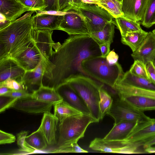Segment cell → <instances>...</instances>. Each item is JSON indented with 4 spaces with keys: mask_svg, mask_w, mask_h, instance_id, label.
I'll return each instance as SVG.
<instances>
[{
    "mask_svg": "<svg viewBox=\"0 0 155 155\" xmlns=\"http://www.w3.org/2000/svg\"><path fill=\"white\" fill-rule=\"evenodd\" d=\"M53 106L52 103L29 96L17 100L11 107L28 113L38 114L50 112Z\"/></svg>",
    "mask_w": 155,
    "mask_h": 155,
    "instance_id": "12",
    "label": "cell"
},
{
    "mask_svg": "<svg viewBox=\"0 0 155 155\" xmlns=\"http://www.w3.org/2000/svg\"><path fill=\"white\" fill-rule=\"evenodd\" d=\"M45 12H59L58 0H45Z\"/></svg>",
    "mask_w": 155,
    "mask_h": 155,
    "instance_id": "42",
    "label": "cell"
},
{
    "mask_svg": "<svg viewBox=\"0 0 155 155\" xmlns=\"http://www.w3.org/2000/svg\"><path fill=\"white\" fill-rule=\"evenodd\" d=\"M52 153H87L88 151L83 149L77 143L63 145L58 147L53 150Z\"/></svg>",
    "mask_w": 155,
    "mask_h": 155,
    "instance_id": "35",
    "label": "cell"
},
{
    "mask_svg": "<svg viewBox=\"0 0 155 155\" xmlns=\"http://www.w3.org/2000/svg\"><path fill=\"white\" fill-rule=\"evenodd\" d=\"M31 93L25 90H12L2 96L18 99L31 96Z\"/></svg>",
    "mask_w": 155,
    "mask_h": 155,
    "instance_id": "41",
    "label": "cell"
},
{
    "mask_svg": "<svg viewBox=\"0 0 155 155\" xmlns=\"http://www.w3.org/2000/svg\"><path fill=\"white\" fill-rule=\"evenodd\" d=\"M147 153H155V147L150 146L145 149Z\"/></svg>",
    "mask_w": 155,
    "mask_h": 155,
    "instance_id": "53",
    "label": "cell"
},
{
    "mask_svg": "<svg viewBox=\"0 0 155 155\" xmlns=\"http://www.w3.org/2000/svg\"><path fill=\"white\" fill-rule=\"evenodd\" d=\"M148 33L143 30L128 32L121 36V41L123 44L129 47L133 52L139 48Z\"/></svg>",
    "mask_w": 155,
    "mask_h": 155,
    "instance_id": "27",
    "label": "cell"
},
{
    "mask_svg": "<svg viewBox=\"0 0 155 155\" xmlns=\"http://www.w3.org/2000/svg\"><path fill=\"white\" fill-rule=\"evenodd\" d=\"M89 147L93 150L104 153H147L143 146L127 143L124 140H106L95 138L91 142Z\"/></svg>",
    "mask_w": 155,
    "mask_h": 155,
    "instance_id": "8",
    "label": "cell"
},
{
    "mask_svg": "<svg viewBox=\"0 0 155 155\" xmlns=\"http://www.w3.org/2000/svg\"><path fill=\"white\" fill-rule=\"evenodd\" d=\"M0 30L9 25L12 22L7 19L4 16L0 14Z\"/></svg>",
    "mask_w": 155,
    "mask_h": 155,
    "instance_id": "47",
    "label": "cell"
},
{
    "mask_svg": "<svg viewBox=\"0 0 155 155\" xmlns=\"http://www.w3.org/2000/svg\"><path fill=\"white\" fill-rule=\"evenodd\" d=\"M119 56L114 50L110 51L106 57L108 63L110 65H113L117 63Z\"/></svg>",
    "mask_w": 155,
    "mask_h": 155,
    "instance_id": "45",
    "label": "cell"
},
{
    "mask_svg": "<svg viewBox=\"0 0 155 155\" xmlns=\"http://www.w3.org/2000/svg\"><path fill=\"white\" fill-rule=\"evenodd\" d=\"M148 0H123L122 10L124 16L137 21H141Z\"/></svg>",
    "mask_w": 155,
    "mask_h": 155,
    "instance_id": "18",
    "label": "cell"
},
{
    "mask_svg": "<svg viewBox=\"0 0 155 155\" xmlns=\"http://www.w3.org/2000/svg\"><path fill=\"white\" fill-rule=\"evenodd\" d=\"M53 31L48 29L35 30L34 41L45 64L48 61L56 44L52 40Z\"/></svg>",
    "mask_w": 155,
    "mask_h": 155,
    "instance_id": "11",
    "label": "cell"
},
{
    "mask_svg": "<svg viewBox=\"0 0 155 155\" xmlns=\"http://www.w3.org/2000/svg\"><path fill=\"white\" fill-rule=\"evenodd\" d=\"M117 0L122 4V2L123 0Z\"/></svg>",
    "mask_w": 155,
    "mask_h": 155,
    "instance_id": "55",
    "label": "cell"
},
{
    "mask_svg": "<svg viewBox=\"0 0 155 155\" xmlns=\"http://www.w3.org/2000/svg\"><path fill=\"white\" fill-rule=\"evenodd\" d=\"M152 32L155 34V29L153 30Z\"/></svg>",
    "mask_w": 155,
    "mask_h": 155,
    "instance_id": "56",
    "label": "cell"
},
{
    "mask_svg": "<svg viewBox=\"0 0 155 155\" xmlns=\"http://www.w3.org/2000/svg\"><path fill=\"white\" fill-rule=\"evenodd\" d=\"M97 122L91 115L82 113L68 117L59 122L58 147L77 143L84 137L90 124Z\"/></svg>",
    "mask_w": 155,
    "mask_h": 155,
    "instance_id": "5",
    "label": "cell"
},
{
    "mask_svg": "<svg viewBox=\"0 0 155 155\" xmlns=\"http://www.w3.org/2000/svg\"><path fill=\"white\" fill-rule=\"evenodd\" d=\"M31 11L17 0H0V14L12 22L26 12Z\"/></svg>",
    "mask_w": 155,
    "mask_h": 155,
    "instance_id": "21",
    "label": "cell"
},
{
    "mask_svg": "<svg viewBox=\"0 0 155 155\" xmlns=\"http://www.w3.org/2000/svg\"><path fill=\"white\" fill-rule=\"evenodd\" d=\"M31 97L38 100L54 104L63 100L55 89L42 85L31 93Z\"/></svg>",
    "mask_w": 155,
    "mask_h": 155,
    "instance_id": "25",
    "label": "cell"
},
{
    "mask_svg": "<svg viewBox=\"0 0 155 155\" xmlns=\"http://www.w3.org/2000/svg\"><path fill=\"white\" fill-rule=\"evenodd\" d=\"M41 58V54L34 42L27 50L14 59L26 71H31L37 67Z\"/></svg>",
    "mask_w": 155,
    "mask_h": 155,
    "instance_id": "19",
    "label": "cell"
},
{
    "mask_svg": "<svg viewBox=\"0 0 155 155\" xmlns=\"http://www.w3.org/2000/svg\"><path fill=\"white\" fill-rule=\"evenodd\" d=\"M26 144L35 150L45 149L48 145L46 139L40 129H38L25 138Z\"/></svg>",
    "mask_w": 155,
    "mask_h": 155,
    "instance_id": "29",
    "label": "cell"
},
{
    "mask_svg": "<svg viewBox=\"0 0 155 155\" xmlns=\"http://www.w3.org/2000/svg\"><path fill=\"white\" fill-rule=\"evenodd\" d=\"M114 28L113 21L108 23L102 30L91 33L90 35L99 45L107 42L111 44L113 42Z\"/></svg>",
    "mask_w": 155,
    "mask_h": 155,
    "instance_id": "28",
    "label": "cell"
},
{
    "mask_svg": "<svg viewBox=\"0 0 155 155\" xmlns=\"http://www.w3.org/2000/svg\"><path fill=\"white\" fill-rule=\"evenodd\" d=\"M12 90L6 87L0 86V96H2Z\"/></svg>",
    "mask_w": 155,
    "mask_h": 155,
    "instance_id": "51",
    "label": "cell"
},
{
    "mask_svg": "<svg viewBox=\"0 0 155 155\" xmlns=\"http://www.w3.org/2000/svg\"><path fill=\"white\" fill-rule=\"evenodd\" d=\"M83 3L82 0H67V6L66 7H74Z\"/></svg>",
    "mask_w": 155,
    "mask_h": 155,
    "instance_id": "48",
    "label": "cell"
},
{
    "mask_svg": "<svg viewBox=\"0 0 155 155\" xmlns=\"http://www.w3.org/2000/svg\"><path fill=\"white\" fill-rule=\"evenodd\" d=\"M53 106L54 114L59 122L68 117L82 113L63 100L54 104Z\"/></svg>",
    "mask_w": 155,
    "mask_h": 155,
    "instance_id": "30",
    "label": "cell"
},
{
    "mask_svg": "<svg viewBox=\"0 0 155 155\" xmlns=\"http://www.w3.org/2000/svg\"><path fill=\"white\" fill-rule=\"evenodd\" d=\"M83 71L88 76L94 78L110 87L113 89L124 73L118 62L111 65L106 58L101 56L91 58L83 60L81 63Z\"/></svg>",
    "mask_w": 155,
    "mask_h": 155,
    "instance_id": "3",
    "label": "cell"
},
{
    "mask_svg": "<svg viewBox=\"0 0 155 155\" xmlns=\"http://www.w3.org/2000/svg\"><path fill=\"white\" fill-rule=\"evenodd\" d=\"M141 23L147 28L155 24V0H148Z\"/></svg>",
    "mask_w": 155,
    "mask_h": 155,
    "instance_id": "34",
    "label": "cell"
},
{
    "mask_svg": "<svg viewBox=\"0 0 155 155\" xmlns=\"http://www.w3.org/2000/svg\"><path fill=\"white\" fill-rule=\"evenodd\" d=\"M103 87L99 90L100 101L99 103L101 120L107 114L112 104L113 98Z\"/></svg>",
    "mask_w": 155,
    "mask_h": 155,
    "instance_id": "32",
    "label": "cell"
},
{
    "mask_svg": "<svg viewBox=\"0 0 155 155\" xmlns=\"http://www.w3.org/2000/svg\"><path fill=\"white\" fill-rule=\"evenodd\" d=\"M101 0H82L83 3L90 4H97Z\"/></svg>",
    "mask_w": 155,
    "mask_h": 155,
    "instance_id": "52",
    "label": "cell"
},
{
    "mask_svg": "<svg viewBox=\"0 0 155 155\" xmlns=\"http://www.w3.org/2000/svg\"><path fill=\"white\" fill-rule=\"evenodd\" d=\"M152 62L153 63L154 65V66L155 67V57Z\"/></svg>",
    "mask_w": 155,
    "mask_h": 155,
    "instance_id": "54",
    "label": "cell"
},
{
    "mask_svg": "<svg viewBox=\"0 0 155 155\" xmlns=\"http://www.w3.org/2000/svg\"><path fill=\"white\" fill-rule=\"evenodd\" d=\"M67 82L84 101L90 111L91 116L97 122H99L101 120L99 105V90L103 85L98 84L90 77L83 75L74 76Z\"/></svg>",
    "mask_w": 155,
    "mask_h": 155,
    "instance_id": "4",
    "label": "cell"
},
{
    "mask_svg": "<svg viewBox=\"0 0 155 155\" xmlns=\"http://www.w3.org/2000/svg\"><path fill=\"white\" fill-rule=\"evenodd\" d=\"M32 16L33 24L34 30L46 29L53 31L58 30L62 17L60 13L51 14L46 12H39Z\"/></svg>",
    "mask_w": 155,
    "mask_h": 155,
    "instance_id": "16",
    "label": "cell"
},
{
    "mask_svg": "<svg viewBox=\"0 0 155 155\" xmlns=\"http://www.w3.org/2000/svg\"><path fill=\"white\" fill-rule=\"evenodd\" d=\"M117 94L133 107L140 110L144 112L155 110V99L138 95L119 93H117Z\"/></svg>",
    "mask_w": 155,
    "mask_h": 155,
    "instance_id": "22",
    "label": "cell"
},
{
    "mask_svg": "<svg viewBox=\"0 0 155 155\" xmlns=\"http://www.w3.org/2000/svg\"><path fill=\"white\" fill-rule=\"evenodd\" d=\"M35 12H28L0 30V59H14L34 43L31 15Z\"/></svg>",
    "mask_w": 155,
    "mask_h": 155,
    "instance_id": "2",
    "label": "cell"
},
{
    "mask_svg": "<svg viewBox=\"0 0 155 155\" xmlns=\"http://www.w3.org/2000/svg\"><path fill=\"white\" fill-rule=\"evenodd\" d=\"M67 7L74 9L83 17L91 33L102 30L113 21V17L97 4L83 3L74 7Z\"/></svg>",
    "mask_w": 155,
    "mask_h": 155,
    "instance_id": "6",
    "label": "cell"
},
{
    "mask_svg": "<svg viewBox=\"0 0 155 155\" xmlns=\"http://www.w3.org/2000/svg\"><path fill=\"white\" fill-rule=\"evenodd\" d=\"M62 17L58 30L70 35L91 34L83 17L74 9L67 7L61 12Z\"/></svg>",
    "mask_w": 155,
    "mask_h": 155,
    "instance_id": "9",
    "label": "cell"
},
{
    "mask_svg": "<svg viewBox=\"0 0 155 155\" xmlns=\"http://www.w3.org/2000/svg\"><path fill=\"white\" fill-rule=\"evenodd\" d=\"M133 74L149 79L145 64L138 60H135L129 70Z\"/></svg>",
    "mask_w": 155,
    "mask_h": 155,
    "instance_id": "36",
    "label": "cell"
},
{
    "mask_svg": "<svg viewBox=\"0 0 155 155\" xmlns=\"http://www.w3.org/2000/svg\"><path fill=\"white\" fill-rule=\"evenodd\" d=\"M16 140L15 137L13 134L0 130V144L11 143Z\"/></svg>",
    "mask_w": 155,
    "mask_h": 155,
    "instance_id": "43",
    "label": "cell"
},
{
    "mask_svg": "<svg viewBox=\"0 0 155 155\" xmlns=\"http://www.w3.org/2000/svg\"><path fill=\"white\" fill-rule=\"evenodd\" d=\"M32 11L45 12V0H17Z\"/></svg>",
    "mask_w": 155,
    "mask_h": 155,
    "instance_id": "37",
    "label": "cell"
},
{
    "mask_svg": "<svg viewBox=\"0 0 155 155\" xmlns=\"http://www.w3.org/2000/svg\"><path fill=\"white\" fill-rule=\"evenodd\" d=\"M136 122L125 121L114 126L109 132L103 138L106 140H121L125 139Z\"/></svg>",
    "mask_w": 155,
    "mask_h": 155,
    "instance_id": "24",
    "label": "cell"
},
{
    "mask_svg": "<svg viewBox=\"0 0 155 155\" xmlns=\"http://www.w3.org/2000/svg\"><path fill=\"white\" fill-rule=\"evenodd\" d=\"M58 119L50 112L44 113L39 128L43 134L49 145L57 143L56 134Z\"/></svg>",
    "mask_w": 155,
    "mask_h": 155,
    "instance_id": "20",
    "label": "cell"
},
{
    "mask_svg": "<svg viewBox=\"0 0 155 155\" xmlns=\"http://www.w3.org/2000/svg\"><path fill=\"white\" fill-rule=\"evenodd\" d=\"M154 145H155V136L145 141L142 144V146L144 149Z\"/></svg>",
    "mask_w": 155,
    "mask_h": 155,
    "instance_id": "49",
    "label": "cell"
},
{
    "mask_svg": "<svg viewBox=\"0 0 155 155\" xmlns=\"http://www.w3.org/2000/svg\"><path fill=\"white\" fill-rule=\"evenodd\" d=\"M114 90L117 93L138 95L155 99V91L118 85H116Z\"/></svg>",
    "mask_w": 155,
    "mask_h": 155,
    "instance_id": "31",
    "label": "cell"
},
{
    "mask_svg": "<svg viewBox=\"0 0 155 155\" xmlns=\"http://www.w3.org/2000/svg\"><path fill=\"white\" fill-rule=\"evenodd\" d=\"M54 49L44 63L42 84L55 89L76 75L87 76L81 68L82 62L101 55L99 44L88 35H70L62 44L56 43Z\"/></svg>",
    "mask_w": 155,
    "mask_h": 155,
    "instance_id": "1",
    "label": "cell"
},
{
    "mask_svg": "<svg viewBox=\"0 0 155 155\" xmlns=\"http://www.w3.org/2000/svg\"><path fill=\"white\" fill-rule=\"evenodd\" d=\"M0 112L1 113L8 108L11 107L12 104L18 99L8 97L0 96Z\"/></svg>",
    "mask_w": 155,
    "mask_h": 155,
    "instance_id": "40",
    "label": "cell"
},
{
    "mask_svg": "<svg viewBox=\"0 0 155 155\" xmlns=\"http://www.w3.org/2000/svg\"><path fill=\"white\" fill-rule=\"evenodd\" d=\"M116 85L155 91V85L149 79L135 75L129 71L124 73Z\"/></svg>",
    "mask_w": 155,
    "mask_h": 155,
    "instance_id": "23",
    "label": "cell"
},
{
    "mask_svg": "<svg viewBox=\"0 0 155 155\" xmlns=\"http://www.w3.org/2000/svg\"><path fill=\"white\" fill-rule=\"evenodd\" d=\"M28 132L26 131L20 132L17 134V143L21 151L27 153H32L35 150L29 147L26 143L25 138Z\"/></svg>",
    "mask_w": 155,
    "mask_h": 155,
    "instance_id": "38",
    "label": "cell"
},
{
    "mask_svg": "<svg viewBox=\"0 0 155 155\" xmlns=\"http://www.w3.org/2000/svg\"><path fill=\"white\" fill-rule=\"evenodd\" d=\"M113 98L112 106L107 114L114 119V126L123 121H144L151 118L117 95Z\"/></svg>",
    "mask_w": 155,
    "mask_h": 155,
    "instance_id": "7",
    "label": "cell"
},
{
    "mask_svg": "<svg viewBox=\"0 0 155 155\" xmlns=\"http://www.w3.org/2000/svg\"><path fill=\"white\" fill-rule=\"evenodd\" d=\"M131 56L134 61H140L145 64L149 61H153L155 57V34L148 32L140 46Z\"/></svg>",
    "mask_w": 155,
    "mask_h": 155,
    "instance_id": "15",
    "label": "cell"
},
{
    "mask_svg": "<svg viewBox=\"0 0 155 155\" xmlns=\"http://www.w3.org/2000/svg\"><path fill=\"white\" fill-rule=\"evenodd\" d=\"M145 66L149 80L155 85V67L153 62H147Z\"/></svg>",
    "mask_w": 155,
    "mask_h": 155,
    "instance_id": "44",
    "label": "cell"
},
{
    "mask_svg": "<svg viewBox=\"0 0 155 155\" xmlns=\"http://www.w3.org/2000/svg\"><path fill=\"white\" fill-rule=\"evenodd\" d=\"M44 71V63L41 58L36 68L33 71H26L22 78L21 82L26 90L32 93L43 85Z\"/></svg>",
    "mask_w": 155,
    "mask_h": 155,
    "instance_id": "17",
    "label": "cell"
},
{
    "mask_svg": "<svg viewBox=\"0 0 155 155\" xmlns=\"http://www.w3.org/2000/svg\"><path fill=\"white\" fill-rule=\"evenodd\" d=\"M111 44L110 43L107 42L99 45L102 57L106 58L108 54L110 51Z\"/></svg>",
    "mask_w": 155,
    "mask_h": 155,
    "instance_id": "46",
    "label": "cell"
},
{
    "mask_svg": "<svg viewBox=\"0 0 155 155\" xmlns=\"http://www.w3.org/2000/svg\"><path fill=\"white\" fill-rule=\"evenodd\" d=\"M56 90L64 101L82 113L91 115L86 103L68 83L61 84Z\"/></svg>",
    "mask_w": 155,
    "mask_h": 155,
    "instance_id": "13",
    "label": "cell"
},
{
    "mask_svg": "<svg viewBox=\"0 0 155 155\" xmlns=\"http://www.w3.org/2000/svg\"><path fill=\"white\" fill-rule=\"evenodd\" d=\"M59 12L62 11L67 6V0H58Z\"/></svg>",
    "mask_w": 155,
    "mask_h": 155,
    "instance_id": "50",
    "label": "cell"
},
{
    "mask_svg": "<svg viewBox=\"0 0 155 155\" xmlns=\"http://www.w3.org/2000/svg\"><path fill=\"white\" fill-rule=\"evenodd\" d=\"M26 71L13 58H6L0 59V83L12 79L21 82Z\"/></svg>",
    "mask_w": 155,
    "mask_h": 155,
    "instance_id": "14",
    "label": "cell"
},
{
    "mask_svg": "<svg viewBox=\"0 0 155 155\" xmlns=\"http://www.w3.org/2000/svg\"><path fill=\"white\" fill-rule=\"evenodd\" d=\"M114 22L119 30L121 36L128 32L141 31L142 30L139 21H137L122 16L115 18Z\"/></svg>",
    "mask_w": 155,
    "mask_h": 155,
    "instance_id": "26",
    "label": "cell"
},
{
    "mask_svg": "<svg viewBox=\"0 0 155 155\" xmlns=\"http://www.w3.org/2000/svg\"><path fill=\"white\" fill-rule=\"evenodd\" d=\"M155 136V118L137 122L127 137L123 140L129 144L143 146L145 141Z\"/></svg>",
    "mask_w": 155,
    "mask_h": 155,
    "instance_id": "10",
    "label": "cell"
},
{
    "mask_svg": "<svg viewBox=\"0 0 155 155\" xmlns=\"http://www.w3.org/2000/svg\"><path fill=\"white\" fill-rule=\"evenodd\" d=\"M97 5L107 10L114 18L124 15L122 4L117 0H101Z\"/></svg>",
    "mask_w": 155,
    "mask_h": 155,
    "instance_id": "33",
    "label": "cell"
},
{
    "mask_svg": "<svg viewBox=\"0 0 155 155\" xmlns=\"http://www.w3.org/2000/svg\"><path fill=\"white\" fill-rule=\"evenodd\" d=\"M0 86L6 87L12 90H25L22 83L12 79H8L0 83Z\"/></svg>",
    "mask_w": 155,
    "mask_h": 155,
    "instance_id": "39",
    "label": "cell"
}]
</instances>
